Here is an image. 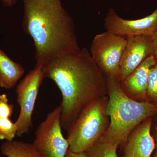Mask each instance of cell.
<instances>
[{
	"mask_svg": "<svg viewBox=\"0 0 157 157\" xmlns=\"http://www.w3.org/2000/svg\"><path fill=\"white\" fill-rule=\"evenodd\" d=\"M118 145L99 138L86 150V157H118Z\"/></svg>",
	"mask_w": 157,
	"mask_h": 157,
	"instance_id": "cell-14",
	"label": "cell"
},
{
	"mask_svg": "<svg viewBox=\"0 0 157 157\" xmlns=\"http://www.w3.org/2000/svg\"><path fill=\"white\" fill-rule=\"evenodd\" d=\"M24 73V68L0 48V86L7 89L13 88Z\"/></svg>",
	"mask_w": 157,
	"mask_h": 157,
	"instance_id": "cell-12",
	"label": "cell"
},
{
	"mask_svg": "<svg viewBox=\"0 0 157 157\" xmlns=\"http://www.w3.org/2000/svg\"><path fill=\"white\" fill-rule=\"evenodd\" d=\"M61 106L54 108L39 124L33 144L45 157H65L70 147L62 133Z\"/></svg>",
	"mask_w": 157,
	"mask_h": 157,
	"instance_id": "cell-6",
	"label": "cell"
},
{
	"mask_svg": "<svg viewBox=\"0 0 157 157\" xmlns=\"http://www.w3.org/2000/svg\"><path fill=\"white\" fill-rule=\"evenodd\" d=\"M152 118H147L135 128L124 145V157H151L155 142L151 134Z\"/></svg>",
	"mask_w": 157,
	"mask_h": 157,
	"instance_id": "cell-10",
	"label": "cell"
},
{
	"mask_svg": "<svg viewBox=\"0 0 157 157\" xmlns=\"http://www.w3.org/2000/svg\"><path fill=\"white\" fill-rule=\"evenodd\" d=\"M146 100L157 105V63L149 73Z\"/></svg>",
	"mask_w": 157,
	"mask_h": 157,
	"instance_id": "cell-16",
	"label": "cell"
},
{
	"mask_svg": "<svg viewBox=\"0 0 157 157\" xmlns=\"http://www.w3.org/2000/svg\"><path fill=\"white\" fill-rule=\"evenodd\" d=\"M106 77L108 97L106 113L110 123L101 137L118 146H124L133 129L147 118L157 114V105L147 101L132 99L124 93L117 79Z\"/></svg>",
	"mask_w": 157,
	"mask_h": 157,
	"instance_id": "cell-3",
	"label": "cell"
},
{
	"mask_svg": "<svg viewBox=\"0 0 157 157\" xmlns=\"http://www.w3.org/2000/svg\"><path fill=\"white\" fill-rule=\"evenodd\" d=\"M44 78L41 66H35L17 86V101L20 109L15 122L17 128V137H21L28 133L33 126L32 116Z\"/></svg>",
	"mask_w": 157,
	"mask_h": 157,
	"instance_id": "cell-7",
	"label": "cell"
},
{
	"mask_svg": "<svg viewBox=\"0 0 157 157\" xmlns=\"http://www.w3.org/2000/svg\"><path fill=\"white\" fill-rule=\"evenodd\" d=\"M127 43L126 38L106 31L94 37L90 52L105 76L119 80L120 62Z\"/></svg>",
	"mask_w": 157,
	"mask_h": 157,
	"instance_id": "cell-5",
	"label": "cell"
},
{
	"mask_svg": "<svg viewBox=\"0 0 157 157\" xmlns=\"http://www.w3.org/2000/svg\"><path fill=\"white\" fill-rule=\"evenodd\" d=\"M156 130L155 134V147L156 151L155 152L154 155L152 157H157V127H156Z\"/></svg>",
	"mask_w": 157,
	"mask_h": 157,
	"instance_id": "cell-21",
	"label": "cell"
},
{
	"mask_svg": "<svg viewBox=\"0 0 157 157\" xmlns=\"http://www.w3.org/2000/svg\"><path fill=\"white\" fill-rule=\"evenodd\" d=\"M157 63V60L155 56H151L124 80L119 82L121 88L124 93L136 101H147L149 73Z\"/></svg>",
	"mask_w": 157,
	"mask_h": 157,
	"instance_id": "cell-11",
	"label": "cell"
},
{
	"mask_svg": "<svg viewBox=\"0 0 157 157\" xmlns=\"http://www.w3.org/2000/svg\"><path fill=\"white\" fill-rule=\"evenodd\" d=\"M1 150L7 157H45L33 144L23 141H5L1 146Z\"/></svg>",
	"mask_w": 157,
	"mask_h": 157,
	"instance_id": "cell-13",
	"label": "cell"
},
{
	"mask_svg": "<svg viewBox=\"0 0 157 157\" xmlns=\"http://www.w3.org/2000/svg\"><path fill=\"white\" fill-rule=\"evenodd\" d=\"M153 45L154 50V56L157 60V29L152 35Z\"/></svg>",
	"mask_w": 157,
	"mask_h": 157,
	"instance_id": "cell-19",
	"label": "cell"
},
{
	"mask_svg": "<svg viewBox=\"0 0 157 157\" xmlns=\"http://www.w3.org/2000/svg\"><path fill=\"white\" fill-rule=\"evenodd\" d=\"M65 157H86V156L85 152L79 153L74 152L69 148Z\"/></svg>",
	"mask_w": 157,
	"mask_h": 157,
	"instance_id": "cell-18",
	"label": "cell"
},
{
	"mask_svg": "<svg viewBox=\"0 0 157 157\" xmlns=\"http://www.w3.org/2000/svg\"><path fill=\"white\" fill-rule=\"evenodd\" d=\"M41 67L45 78L52 80L61 93V124L64 130L68 131L88 104L108 95L106 76L85 47L53 59Z\"/></svg>",
	"mask_w": 157,
	"mask_h": 157,
	"instance_id": "cell-1",
	"label": "cell"
},
{
	"mask_svg": "<svg viewBox=\"0 0 157 157\" xmlns=\"http://www.w3.org/2000/svg\"><path fill=\"white\" fill-rule=\"evenodd\" d=\"M154 55L152 36L142 35L127 38L126 46L120 62L121 76L122 81L145 59Z\"/></svg>",
	"mask_w": 157,
	"mask_h": 157,
	"instance_id": "cell-9",
	"label": "cell"
},
{
	"mask_svg": "<svg viewBox=\"0 0 157 157\" xmlns=\"http://www.w3.org/2000/svg\"><path fill=\"white\" fill-rule=\"evenodd\" d=\"M14 105L9 103L7 95H0V117L10 118L13 113Z\"/></svg>",
	"mask_w": 157,
	"mask_h": 157,
	"instance_id": "cell-17",
	"label": "cell"
},
{
	"mask_svg": "<svg viewBox=\"0 0 157 157\" xmlns=\"http://www.w3.org/2000/svg\"><path fill=\"white\" fill-rule=\"evenodd\" d=\"M104 25L106 31L126 39L142 35L152 36L157 29V8L148 16L136 20L122 18L110 8L104 18Z\"/></svg>",
	"mask_w": 157,
	"mask_h": 157,
	"instance_id": "cell-8",
	"label": "cell"
},
{
	"mask_svg": "<svg viewBox=\"0 0 157 157\" xmlns=\"http://www.w3.org/2000/svg\"><path fill=\"white\" fill-rule=\"evenodd\" d=\"M3 5L7 8L13 7L16 4L17 0H1Z\"/></svg>",
	"mask_w": 157,
	"mask_h": 157,
	"instance_id": "cell-20",
	"label": "cell"
},
{
	"mask_svg": "<svg viewBox=\"0 0 157 157\" xmlns=\"http://www.w3.org/2000/svg\"><path fill=\"white\" fill-rule=\"evenodd\" d=\"M108 96L100 97L88 104L67 131L70 149L83 152L104 135L110 120L106 113Z\"/></svg>",
	"mask_w": 157,
	"mask_h": 157,
	"instance_id": "cell-4",
	"label": "cell"
},
{
	"mask_svg": "<svg viewBox=\"0 0 157 157\" xmlns=\"http://www.w3.org/2000/svg\"><path fill=\"white\" fill-rule=\"evenodd\" d=\"M22 1L23 29L33 41L36 66L81 49L74 21L61 0Z\"/></svg>",
	"mask_w": 157,
	"mask_h": 157,
	"instance_id": "cell-2",
	"label": "cell"
},
{
	"mask_svg": "<svg viewBox=\"0 0 157 157\" xmlns=\"http://www.w3.org/2000/svg\"><path fill=\"white\" fill-rule=\"evenodd\" d=\"M17 128L10 118L0 117V140L12 141L17 136Z\"/></svg>",
	"mask_w": 157,
	"mask_h": 157,
	"instance_id": "cell-15",
	"label": "cell"
}]
</instances>
